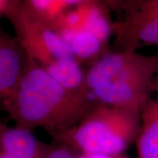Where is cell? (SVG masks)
Segmentation results:
<instances>
[{"mask_svg": "<svg viewBox=\"0 0 158 158\" xmlns=\"http://www.w3.org/2000/svg\"><path fill=\"white\" fill-rule=\"evenodd\" d=\"M0 152H1V144H0Z\"/></svg>", "mask_w": 158, "mask_h": 158, "instance_id": "obj_15", "label": "cell"}, {"mask_svg": "<svg viewBox=\"0 0 158 158\" xmlns=\"http://www.w3.org/2000/svg\"><path fill=\"white\" fill-rule=\"evenodd\" d=\"M135 142L138 158H158V73L141 106Z\"/></svg>", "mask_w": 158, "mask_h": 158, "instance_id": "obj_7", "label": "cell"}, {"mask_svg": "<svg viewBox=\"0 0 158 158\" xmlns=\"http://www.w3.org/2000/svg\"><path fill=\"white\" fill-rule=\"evenodd\" d=\"M0 158H24L19 155H15V154H11V153H7L5 151L0 152Z\"/></svg>", "mask_w": 158, "mask_h": 158, "instance_id": "obj_13", "label": "cell"}, {"mask_svg": "<svg viewBox=\"0 0 158 158\" xmlns=\"http://www.w3.org/2000/svg\"><path fill=\"white\" fill-rule=\"evenodd\" d=\"M80 158H124L121 156H82Z\"/></svg>", "mask_w": 158, "mask_h": 158, "instance_id": "obj_14", "label": "cell"}, {"mask_svg": "<svg viewBox=\"0 0 158 158\" xmlns=\"http://www.w3.org/2000/svg\"><path fill=\"white\" fill-rule=\"evenodd\" d=\"M80 155L63 143H57V145H52L50 150L46 155L45 158H80Z\"/></svg>", "mask_w": 158, "mask_h": 158, "instance_id": "obj_9", "label": "cell"}, {"mask_svg": "<svg viewBox=\"0 0 158 158\" xmlns=\"http://www.w3.org/2000/svg\"><path fill=\"white\" fill-rule=\"evenodd\" d=\"M28 62V56L17 37L0 28V109L4 110Z\"/></svg>", "mask_w": 158, "mask_h": 158, "instance_id": "obj_6", "label": "cell"}, {"mask_svg": "<svg viewBox=\"0 0 158 158\" xmlns=\"http://www.w3.org/2000/svg\"><path fill=\"white\" fill-rule=\"evenodd\" d=\"M20 0H0V19L7 16L9 11L19 4Z\"/></svg>", "mask_w": 158, "mask_h": 158, "instance_id": "obj_10", "label": "cell"}, {"mask_svg": "<svg viewBox=\"0 0 158 158\" xmlns=\"http://www.w3.org/2000/svg\"><path fill=\"white\" fill-rule=\"evenodd\" d=\"M121 0H106L105 3L111 11L116 12L118 10V7L120 4Z\"/></svg>", "mask_w": 158, "mask_h": 158, "instance_id": "obj_12", "label": "cell"}, {"mask_svg": "<svg viewBox=\"0 0 158 158\" xmlns=\"http://www.w3.org/2000/svg\"><path fill=\"white\" fill-rule=\"evenodd\" d=\"M140 112L95 104L71 129L54 139L85 156H117L136 141Z\"/></svg>", "mask_w": 158, "mask_h": 158, "instance_id": "obj_4", "label": "cell"}, {"mask_svg": "<svg viewBox=\"0 0 158 158\" xmlns=\"http://www.w3.org/2000/svg\"><path fill=\"white\" fill-rule=\"evenodd\" d=\"M6 18L29 59L64 87L72 90H87L85 71L53 24L34 17L19 2Z\"/></svg>", "mask_w": 158, "mask_h": 158, "instance_id": "obj_3", "label": "cell"}, {"mask_svg": "<svg viewBox=\"0 0 158 158\" xmlns=\"http://www.w3.org/2000/svg\"><path fill=\"white\" fill-rule=\"evenodd\" d=\"M94 106L87 90L64 87L29 59L4 110L15 126L31 131L40 128L56 139L74 127Z\"/></svg>", "mask_w": 158, "mask_h": 158, "instance_id": "obj_1", "label": "cell"}, {"mask_svg": "<svg viewBox=\"0 0 158 158\" xmlns=\"http://www.w3.org/2000/svg\"><path fill=\"white\" fill-rule=\"evenodd\" d=\"M113 24L114 50L158 45V0H121Z\"/></svg>", "mask_w": 158, "mask_h": 158, "instance_id": "obj_5", "label": "cell"}, {"mask_svg": "<svg viewBox=\"0 0 158 158\" xmlns=\"http://www.w3.org/2000/svg\"><path fill=\"white\" fill-rule=\"evenodd\" d=\"M62 3L67 6L68 8H72V7H75V6H80L84 3H86L90 0H61ZM104 3H105V0H102Z\"/></svg>", "mask_w": 158, "mask_h": 158, "instance_id": "obj_11", "label": "cell"}, {"mask_svg": "<svg viewBox=\"0 0 158 158\" xmlns=\"http://www.w3.org/2000/svg\"><path fill=\"white\" fill-rule=\"evenodd\" d=\"M158 73V55L106 52L85 71V88L95 104L140 112Z\"/></svg>", "mask_w": 158, "mask_h": 158, "instance_id": "obj_2", "label": "cell"}, {"mask_svg": "<svg viewBox=\"0 0 158 158\" xmlns=\"http://www.w3.org/2000/svg\"><path fill=\"white\" fill-rule=\"evenodd\" d=\"M19 5L34 17L51 24L69 9L61 0H20Z\"/></svg>", "mask_w": 158, "mask_h": 158, "instance_id": "obj_8", "label": "cell"}]
</instances>
